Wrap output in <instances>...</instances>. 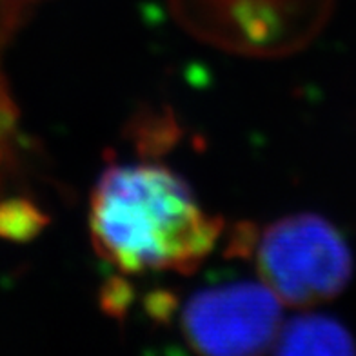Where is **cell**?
<instances>
[{
    "label": "cell",
    "mask_w": 356,
    "mask_h": 356,
    "mask_svg": "<svg viewBox=\"0 0 356 356\" xmlns=\"http://www.w3.org/2000/svg\"><path fill=\"white\" fill-rule=\"evenodd\" d=\"M89 229L106 262L140 275L193 271L215 249L222 224L169 168L117 164L95 184Z\"/></svg>",
    "instance_id": "6da1fadb"
},
{
    "label": "cell",
    "mask_w": 356,
    "mask_h": 356,
    "mask_svg": "<svg viewBox=\"0 0 356 356\" xmlns=\"http://www.w3.org/2000/svg\"><path fill=\"white\" fill-rule=\"evenodd\" d=\"M264 286L291 307L333 300L353 277V254L342 233L323 216L296 213L266 225L251 240Z\"/></svg>",
    "instance_id": "7a4b0ae2"
},
{
    "label": "cell",
    "mask_w": 356,
    "mask_h": 356,
    "mask_svg": "<svg viewBox=\"0 0 356 356\" xmlns=\"http://www.w3.org/2000/svg\"><path fill=\"white\" fill-rule=\"evenodd\" d=\"M282 302L262 282H229L189 296L180 313L186 342L197 353L257 355L275 346Z\"/></svg>",
    "instance_id": "3957f363"
},
{
    "label": "cell",
    "mask_w": 356,
    "mask_h": 356,
    "mask_svg": "<svg viewBox=\"0 0 356 356\" xmlns=\"http://www.w3.org/2000/svg\"><path fill=\"white\" fill-rule=\"evenodd\" d=\"M273 347L278 355H351L356 340L337 318L305 313L282 323Z\"/></svg>",
    "instance_id": "277c9868"
},
{
    "label": "cell",
    "mask_w": 356,
    "mask_h": 356,
    "mask_svg": "<svg viewBox=\"0 0 356 356\" xmlns=\"http://www.w3.org/2000/svg\"><path fill=\"white\" fill-rule=\"evenodd\" d=\"M40 225L38 213L28 202H0V236L10 240H24L35 234Z\"/></svg>",
    "instance_id": "5b68a950"
}]
</instances>
